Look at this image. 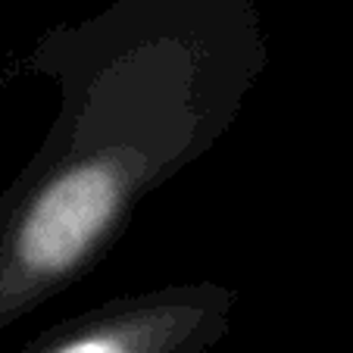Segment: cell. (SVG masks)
<instances>
[{
  "label": "cell",
  "mask_w": 353,
  "mask_h": 353,
  "mask_svg": "<svg viewBox=\"0 0 353 353\" xmlns=\"http://www.w3.org/2000/svg\"><path fill=\"white\" fill-rule=\"evenodd\" d=\"M269 63L254 0H116L28 69L63 103L0 191V332L81 281L160 185L207 157Z\"/></svg>",
  "instance_id": "6da1fadb"
},
{
  "label": "cell",
  "mask_w": 353,
  "mask_h": 353,
  "mask_svg": "<svg viewBox=\"0 0 353 353\" xmlns=\"http://www.w3.org/2000/svg\"><path fill=\"white\" fill-rule=\"evenodd\" d=\"M234 303L216 281L163 285L69 316L19 353H207L228 334Z\"/></svg>",
  "instance_id": "7a4b0ae2"
}]
</instances>
